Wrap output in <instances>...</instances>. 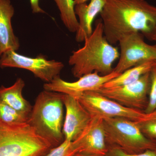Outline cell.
<instances>
[{
  "label": "cell",
  "mask_w": 156,
  "mask_h": 156,
  "mask_svg": "<svg viewBox=\"0 0 156 156\" xmlns=\"http://www.w3.org/2000/svg\"><path fill=\"white\" fill-rule=\"evenodd\" d=\"M73 156H97L93 155L87 154H84L82 153H76Z\"/></svg>",
  "instance_id": "obj_26"
},
{
  "label": "cell",
  "mask_w": 156,
  "mask_h": 156,
  "mask_svg": "<svg viewBox=\"0 0 156 156\" xmlns=\"http://www.w3.org/2000/svg\"><path fill=\"white\" fill-rule=\"evenodd\" d=\"M14 12L11 0H0V56L9 50L17 51L20 46L11 24Z\"/></svg>",
  "instance_id": "obj_13"
},
{
  "label": "cell",
  "mask_w": 156,
  "mask_h": 156,
  "mask_svg": "<svg viewBox=\"0 0 156 156\" xmlns=\"http://www.w3.org/2000/svg\"><path fill=\"white\" fill-rule=\"evenodd\" d=\"M155 65L154 61H150L131 68L105 84L101 88L121 87L132 83L146 73L150 72Z\"/></svg>",
  "instance_id": "obj_16"
},
{
  "label": "cell",
  "mask_w": 156,
  "mask_h": 156,
  "mask_svg": "<svg viewBox=\"0 0 156 156\" xmlns=\"http://www.w3.org/2000/svg\"><path fill=\"white\" fill-rule=\"evenodd\" d=\"M0 119L10 124L27 122L29 116L17 111L0 100Z\"/></svg>",
  "instance_id": "obj_18"
},
{
  "label": "cell",
  "mask_w": 156,
  "mask_h": 156,
  "mask_svg": "<svg viewBox=\"0 0 156 156\" xmlns=\"http://www.w3.org/2000/svg\"><path fill=\"white\" fill-rule=\"evenodd\" d=\"M136 122L145 136L156 139V117H148L146 115L144 119Z\"/></svg>",
  "instance_id": "obj_20"
},
{
  "label": "cell",
  "mask_w": 156,
  "mask_h": 156,
  "mask_svg": "<svg viewBox=\"0 0 156 156\" xmlns=\"http://www.w3.org/2000/svg\"><path fill=\"white\" fill-rule=\"evenodd\" d=\"M105 156H156V149L148 150L139 154H130L116 147L109 146Z\"/></svg>",
  "instance_id": "obj_22"
},
{
  "label": "cell",
  "mask_w": 156,
  "mask_h": 156,
  "mask_svg": "<svg viewBox=\"0 0 156 156\" xmlns=\"http://www.w3.org/2000/svg\"><path fill=\"white\" fill-rule=\"evenodd\" d=\"M78 100L83 105L92 118L101 119L122 117L132 121L144 119L146 115L139 110L129 108L95 91L84 92Z\"/></svg>",
  "instance_id": "obj_8"
},
{
  "label": "cell",
  "mask_w": 156,
  "mask_h": 156,
  "mask_svg": "<svg viewBox=\"0 0 156 156\" xmlns=\"http://www.w3.org/2000/svg\"><path fill=\"white\" fill-rule=\"evenodd\" d=\"M151 71L132 83L112 88H101L96 92L126 107L139 110L144 107L145 108L147 104V96L150 88Z\"/></svg>",
  "instance_id": "obj_9"
},
{
  "label": "cell",
  "mask_w": 156,
  "mask_h": 156,
  "mask_svg": "<svg viewBox=\"0 0 156 156\" xmlns=\"http://www.w3.org/2000/svg\"><path fill=\"white\" fill-rule=\"evenodd\" d=\"M108 147H116L130 154L156 149V144L142 133L136 121L122 117L103 119Z\"/></svg>",
  "instance_id": "obj_5"
},
{
  "label": "cell",
  "mask_w": 156,
  "mask_h": 156,
  "mask_svg": "<svg viewBox=\"0 0 156 156\" xmlns=\"http://www.w3.org/2000/svg\"><path fill=\"white\" fill-rule=\"evenodd\" d=\"M53 147L27 122L10 124L0 119V156H45Z\"/></svg>",
  "instance_id": "obj_3"
},
{
  "label": "cell",
  "mask_w": 156,
  "mask_h": 156,
  "mask_svg": "<svg viewBox=\"0 0 156 156\" xmlns=\"http://www.w3.org/2000/svg\"><path fill=\"white\" fill-rule=\"evenodd\" d=\"M60 12L62 21L69 31L76 33L79 20L75 11L74 0H54Z\"/></svg>",
  "instance_id": "obj_17"
},
{
  "label": "cell",
  "mask_w": 156,
  "mask_h": 156,
  "mask_svg": "<svg viewBox=\"0 0 156 156\" xmlns=\"http://www.w3.org/2000/svg\"><path fill=\"white\" fill-rule=\"evenodd\" d=\"M148 117H156V111L150 114L146 115Z\"/></svg>",
  "instance_id": "obj_27"
},
{
  "label": "cell",
  "mask_w": 156,
  "mask_h": 156,
  "mask_svg": "<svg viewBox=\"0 0 156 156\" xmlns=\"http://www.w3.org/2000/svg\"><path fill=\"white\" fill-rule=\"evenodd\" d=\"M30 2L31 9L32 12L34 14L45 13V11L40 7L39 5L40 0H30Z\"/></svg>",
  "instance_id": "obj_23"
},
{
  "label": "cell",
  "mask_w": 156,
  "mask_h": 156,
  "mask_svg": "<svg viewBox=\"0 0 156 156\" xmlns=\"http://www.w3.org/2000/svg\"><path fill=\"white\" fill-rule=\"evenodd\" d=\"M63 94L44 90L39 93L27 122L54 147L63 140Z\"/></svg>",
  "instance_id": "obj_4"
},
{
  "label": "cell",
  "mask_w": 156,
  "mask_h": 156,
  "mask_svg": "<svg viewBox=\"0 0 156 156\" xmlns=\"http://www.w3.org/2000/svg\"><path fill=\"white\" fill-rule=\"evenodd\" d=\"M71 146L75 154L105 156L108 147L105 140L103 119L93 117L87 128L72 141Z\"/></svg>",
  "instance_id": "obj_11"
},
{
  "label": "cell",
  "mask_w": 156,
  "mask_h": 156,
  "mask_svg": "<svg viewBox=\"0 0 156 156\" xmlns=\"http://www.w3.org/2000/svg\"><path fill=\"white\" fill-rule=\"evenodd\" d=\"M151 41H154V42H155V44L154 46L156 48V29L153 35L151 37Z\"/></svg>",
  "instance_id": "obj_25"
},
{
  "label": "cell",
  "mask_w": 156,
  "mask_h": 156,
  "mask_svg": "<svg viewBox=\"0 0 156 156\" xmlns=\"http://www.w3.org/2000/svg\"><path fill=\"white\" fill-rule=\"evenodd\" d=\"M71 142L64 139L60 144L51 149L45 156H73L76 154L73 151Z\"/></svg>",
  "instance_id": "obj_21"
},
{
  "label": "cell",
  "mask_w": 156,
  "mask_h": 156,
  "mask_svg": "<svg viewBox=\"0 0 156 156\" xmlns=\"http://www.w3.org/2000/svg\"><path fill=\"white\" fill-rule=\"evenodd\" d=\"M100 14L105 37L112 45L134 32L151 40L156 30V6L145 0H106Z\"/></svg>",
  "instance_id": "obj_1"
},
{
  "label": "cell",
  "mask_w": 156,
  "mask_h": 156,
  "mask_svg": "<svg viewBox=\"0 0 156 156\" xmlns=\"http://www.w3.org/2000/svg\"><path fill=\"white\" fill-rule=\"evenodd\" d=\"M84 42L83 47L73 51L69 59L74 76L80 78L95 72L102 76L112 72L113 64L119 58L120 52L105 37L101 20L98 21L92 34Z\"/></svg>",
  "instance_id": "obj_2"
},
{
  "label": "cell",
  "mask_w": 156,
  "mask_h": 156,
  "mask_svg": "<svg viewBox=\"0 0 156 156\" xmlns=\"http://www.w3.org/2000/svg\"><path fill=\"white\" fill-rule=\"evenodd\" d=\"M154 62H155V65L156 66V60H154Z\"/></svg>",
  "instance_id": "obj_28"
},
{
  "label": "cell",
  "mask_w": 156,
  "mask_h": 156,
  "mask_svg": "<svg viewBox=\"0 0 156 156\" xmlns=\"http://www.w3.org/2000/svg\"><path fill=\"white\" fill-rule=\"evenodd\" d=\"M25 82L21 78L17 79L13 85L0 87V100L11 108L29 116L33 107L22 95Z\"/></svg>",
  "instance_id": "obj_15"
},
{
  "label": "cell",
  "mask_w": 156,
  "mask_h": 156,
  "mask_svg": "<svg viewBox=\"0 0 156 156\" xmlns=\"http://www.w3.org/2000/svg\"><path fill=\"white\" fill-rule=\"evenodd\" d=\"M156 111V66L151 71V85L149 92V99L144 113L150 114Z\"/></svg>",
  "instance_id": "obj_19"
},
{
  "label": "cell",
  "mask_w": 156,
  "mask_h": 156,
  "mask_svg": "<svg viewBox=\"0 0 156 156\" xmlns=\"http://www.w3.org/2000/svg\"><path fill=\"white\" fill-rule=\"evenodd\" d=\"M142 36L140 33L134 32L120 39L119 61L114 71L122 73L146 62L156 60V48L147 44Z\"/></svg>",
  "instance_id": "obj_7"
},
{
  "label": "cell",
  "mask_w": 156,
  "mask_h": 156,
  "mask_svg": "<svg viewBox=\"0 0 156 156\" xmlns=\"http://www.w3.org/2000/svg\"><path fill=\"white\" fill-rule=\"evenodd\" d=\"M62 100L66 109L62 132L64 139L73 141L87 128L92 118L78 99L63 94Z\"/></svg>",
  "instance_id": "obj_12"
},
{
  "label": "cell",
  "mask_w": 156,
  "mask_h": 156,
  "mask_svg": "<svg viewBox=\"0 0 156 156\" xmlns=\"http://www.w3.org/2000/svg\"><path fill=\"white\" fill-rule=\"evenodd\" d=\"M89 0H74L75 5H79V4L86 3Z\"/></svg>",
  "instance_id": "obj_24"
},
{
  "label": "cell",
  "mask_w": 156,
  "mask_h": 156,
  "mask_svg": "<svg viewBox=\"0 0 156 156\" xmlns=\"http://www.w3.org/2000/svg\"><path fill=\"white\" fill-rule=\"evenodd\" d=\"M106 2V0H91L88 5L86 3L75 5V11L79 23V28L76 32L77 42L84 41L92 34L93 20L102 11Z\"/></svg>",
  "instance_id": "obj_14"
},
{
  "label": "cell",
  "mask_w": 156,
  "mask_h": 156,
  "mask_svg": "<svg viewBox=\"0 0 156 156\" xmlns=\"http://www.w3.org/2000/svg\"><path fill=\"white\" fill-rule=\"evenodd\" d=\"M120 74L113 71L106 75L100 76L95 72L82 76L77 81L73 82L65 81L58 76L50 83H45L44 89L47 91L66 94L78 99L84 92L98 91L105 84Z\"/></svg>",
  "instance_id": "obj_10"
},
{
  "label": "cell",
  "mask_w": 156,
  "mask_h": 156,
  "mask_svg": "<svg viewBox=\"0 0 156 156\" xmlns=\"http://www.w3.org/2000/svg\"><path fill=\"white\" fill-rule=\"evenodd\" d=\"M64 65L61 62L50 60L44 56L27 57L10 50L0 56V68H16L29 71L36 77L49 83L59 76Z\"/></svg>",
  "instance_id": "obj_6"
}]
</instances>
